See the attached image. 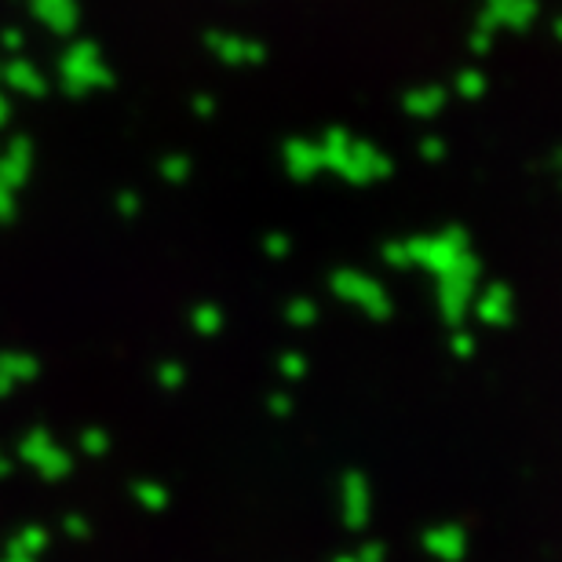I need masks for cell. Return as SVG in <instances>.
Here are the masks:
<instances>
[]
</instances>
